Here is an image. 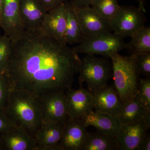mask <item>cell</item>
<instances>
[{
  "instance_id": "obj_1",
  "label": "cell",
  "mask_w": 150,
  "mask_h": 150,
  "mask_svg": "<svg viewBox=\"0 0 150 150\" xmlns=\"http://www.w3.org/2000/svg\"><path fill=\"white\" fill-rule=\"evenodd\" d=\"M81 59L72 48L42 30L25 31L11 40L5 72L11 89L38 96L71 88Z\"/></svg>"
},
{
  "instance_id": "obj_2",
  "label": "cell",
  "mask_w": 150,
  "mask_h": 150,
  "mask_svg": "<svg viewBox=\"0 0 150 150\" xmlns=\"http://www.w3.org/2000/svg\"><path fill=\"white\" fill-rule=\"evenodd\" d=\"M4 113L15 126L35 139L42 122L36 96L24 91L11 89Z\"/></svg>"
},
{
  "instance_id": "obj_3",
  "label": "cell",
  "mask_w": 150,
  "mask_h": 150,
  "mask_svg": "<svg viewBox=\"0 0 150 150\" xmlns=\"http://www.w3.org/2000/svg\"><path fill=\"white\" fill-rule=\"evenodd\" d=\"M112 61L115 90L122 102L134 98L137 95L139 81L134 54L121 56L114 53L109 56Z\"/></svg>"
},
{
  "instance_id": "obj_4",
  "label": "cell",
  "mask_w": 150,
  "mask_h": 150,
  "mask_svg": "<svg viewBox=\"0 0 150 150\" xmlns=\"http://www.w3.org/2000/svg\"><path fill=\"white\" fill-rule=\"evenodd\" d=\"M79 73L80 86L86 83L88 90L93 94L108 86L110 65L106 59L86 54L81 60Z\"/></svg>"
},
{
  "instance_id": "obj_5",
  "label": "cell",
  "mask_w": 150,
  "mask_h": 150,
  "mask_svg": "<svg viewBox=\"0 0 150 150\" xmlns=\"http://www.w3.org/2000/svg\"><path fill=\"white\" fill-rule=\"evenodd\" d=\"M124 38L111 32L85 37L77 46L72 48L76 54L99 55L109 58L111 54L129 49Z\"/></svg>"
},
{
  "instance_id": "obj_6",
  "label": "cell",
  "mask_w": 150,
  "mask_h": 150,
  "mask_svg": "<svg viewBox=\"0 0 150 150\" xmlns=\"http://www.w3.org/2000/svg\"><path fill=\"white\" fill-rule=\"evenodd\" d=\"M145 13L139 6H121L115 18L110 22L111 31L123 38L131 37L145 26Z\"/></svg>"
},
{
  "instance_id": "obj_7",
  "label": "cell",
  "mask_w": 150,
  "mask_h": 150,
  "mask_svg": "<svg viewBox=\"0 0 150 150\" xmlns=\"http://www.w3.org/2000/svg\"><path fill=\"white\" fill-rule=\"evenodd\" d=\"M66 91H51L36 96L39 103L42 121L64 123L68 120Z\"/></svg>"
},
{
  "instance_id": "obj_8",
  "label": "cell",
  "mask_w": 150,
  "mask_h": 150,
  "mask_svg": "<svg viewBox=\"0 0 150 150\" xmlns=\"http://www.w3.org/2000/svg\"><path fill=\"white\" fill-rule=\"evenodd\" d=\"M150 127V112L144 119L134 123L121 124L116 137L119 150H137Z\"/></svg>"
},
{
  "instance_id": "obj_9",
  "label": "cell",
  "mask_w": 150,
  "mask_h": 150,
  "mask_svg": "<svg viewBox=\"0 0 150 150\" xmlns=\"http://www.w3.org/2000/svg\"><path fill=\"white\" fill-rule=\"evenodd\" d=\"M68 119H82L94 110L93 94L81 87L65 91Z\"/></svg>"
},
{
  "instance_id": "obj_10",
  "label": "cell",
  "mask_w": 150,
  "mask_h": 150,
  "mask_svg": "<svg viewBox=\"0 0 150 150\" xmlns=\"http://www.w3.org/2000/svg\"><path fill=\"white\" fill-rule=\"evenodd\" d=\"M1 28L4 35L15 40L24 32L20 12V0H3Z\"/></svg>"
},
{
  "instance_id": "obj_11",
  "label": "cell",
  "mask_w": 150,
  "mask_h": 150,
  "mask_svg": "<svg viewBox=\"0 0 150 150\" xmlns=\"http://www.w3.org/2000/svg\"><path fill=\"white\" fill-rule=\"evenodd\" d=\"M20 12L24 31L42 30L43 21L48 12L38 0H20Z\"/></svg>"
},
{
  "instance_id": "obj_12",
  "label": "cell",
  "mask_w": 150,
  "mask_h": 150,
  "mask_svg": "<svg viewBox=\"0 0 150 150\" xmlns=\"http://www.w3.org/2000/svg\"><path fill=\"white\" fill-rule=\"evenodd\" d=\"M87 128L81 119H68L64 123L59 145L63 150H81L86 137Z\"/></svg>"
},
{
  "instance_id": "obj_13",
  "label": "cell",
  "mask_w": 150,
  "mask_h": 150,
  "mask_svg": "<svg viewBox=\"0 0 150 150\" xmlns=\"http://www.w3.org/2000/svg\"><path fill=\"white\" fill-rule=\"evenodd\" d=\"M78 17L85 37L111 32L110 22L101 17L91 7L79 9Z\"/></svg>"
},
{
  "instance_id": "obj_14",
  "label": "cell",
  "mask_w": 150,
  "mask_h": 150,
  "mask_svg": "<svg viewBox=\"0 0 150 150\" xmlns=\"http://www.w3.org/2000/svg\"><path fill=\"white\" fill-rule=\"evenodd\" d=\"M64 123L43 122L35 138V150H63L59 145L63 134Z\"/></svg>"
},
{
  "instance_id": "obj_15",
  "label": "cell",
  "mask_w": 150,
  "mask_h": 150,
  "mask_svg": "<svg viewBox=\"0 0 150 150\" xmlns=\"http://www.w3.org/2000/svg\"><path fill=\"white\" fill-rule=\"evenodd\" d=\"M66 25L67 16L64 2L47 12L41 30L60 42L66 43Z\"/></svg>"
},
{
  "instance_id": "obj_16",
  "label": "cell",
  "mask_w": 150,
  "mask_h": 150,
  "mask_svg": "<svg viewBox=\"0 0 150 150\" xmlns=\"http://www.w3.org/2000/svg\"><path fill=\"white\" fill-rule=\"evenodd\" d=\"M87 127L93 126L97 131L116 139L121 123L116 115L93 110L82 118Z\"/></svg>"
},
{
  "instance_id": "obj_17",
  "label": "cell",
  "mask_w": 150,
  "mask_h": 150,
  "mask_svg": "<svg viewBox=\"0 0 150 150\" xmlns=\"http://www.w3.org/2000/svg\"><path fill=\"white\" fill-rule=\"evenodd\" d=\"M93 95L95 111L110 115H118L123 103L115 89L107 86Z\"/></svg>"
},
{
  "instance_id": "obj_18",
  "label": "cell",
  "mask_w": 150,
  "mask_h": 150,
  "mask_svg": "<svg viewBox=\"0 0 150 150\" xmlns=\"http://www.w3.org/2000/svg\"><path fill=\"white\" fill-rule=\"evenodd\" d=\"M1 135L4 148L7 150H35L37 147L35 139L15 126Z\"/></svg>"
},
{
  "instance_id": "obj_19",
  "label": "cell",
  "mask_w": 150,
  "mask_h": 150,
  "mask_svg": "<svg viewBox=\"0 0 150 150\" xmlns=\"http://www.w3.org/2000/svg\"><path fill=\"white\" fill-rule=\"evenodd\" d=\"M67 16L65 42L69 44L80 43L84 35L78 17V9L69 1L65 2Z\"/></svg>"
},
{
  "instance_id": "obj_20",
  "label": "cell",
  "mask_w": 150,
  "mask_h": 150,
  "mask_svg": "<svg viewBox=\"0 0 150 150\" xmlns=\"http://www.w3.org/2000/svg\"><path fill=\"white\" fill-rule=\"evenodd\" d=\"M149 112L150 110L143 107L136 96L123 103L117 116L121 124H130L144 119Z\"/></svg>"
},
{
  "instance_id": "obj_21",
  "label": "cell",
  "mask_w": 150,
  "mask_h": 150,
  "mask_svg": "<svg viewBox=\"0 0 150 150\" xmlns=\"http://www.w3.org/2000/svg\"><path fill=\"white\" fill-rule=\"evenodd\" d=\"M119 150L115 138L99 131L88 132L81 150Z\"/></svg>"
},
{
  "instance_id": "obj_22",
  "label": "cell",
  "mask_w": 150,
  "mask_h": 150,
  "mask_svg": "<svg viewBox=\"0 0 150 150\" xmlns=\"http://www.w3.org/2000/svg\"><path fill=\"white\" fill-rule=\"evenodd\" d=\"M128 43L132 53L150 52V27L144 26L133 34Z\"/></svg>"
},
{
  "instance_id": "obj_23",
  "label": "cell",
  "mask_w": 150,
  "mask_h": 150,
  "mask_svg": "<svg viewBox=\"0 0 150 150\" xmlns=\"http://www.w3.org/2000/svg\"><path fill=\"white\" fill-rule=\"evenodd\" d=\"M91 6L100 16L109 22L115 18L121 6L118 0H94Z\"/></svg>"
},
{
  "instance_id": "obj_24",
  "label": "cell",
  "mask_w": 150,
  "mask_h": 150,
  "mask_svg": "<svg viewBox=\"0 0 150 150\" xmlns=\"http://www.w3.org/2000/svg\"><path fill=\"white\" fill-rule=\"evenodd\" d=\"M136 96L142 106L150 110V77L140 78Z\"/></svg>"
},
{
  "instance_id": "obj_25",
  "label": "cell",
  "mask_w": 150,
  "mask_h": 150,
  "mask_svg": "<svg viewBox=\"0 0 150 150\" xmlns=\"http://www.w3.org/2000/svg\"><path fill=\"white\" fill-rule=\"evenodd\" d=\"M11 48V40L6 35H0V74L4 73L8 64Z\"/></svg>"
},
{
  "instance_id": "obj_26",
  "label": "cell",
  "mask_w": 150,
  "mask_h": 150,
  "mask_svg": "<svg viewBox=\"0 0 150 150\" xmlns=\"http://www.w3.org/2000/svg\"><path fill=\"white\" fill-rule=\"evenodd\" d=\"M138 72L146 78L150 77V52L132 53Z\"/></svg>"
},
{
  "instance_id": "obj_27",
  "label": "cell",
  "mask_w": 150,
  "mask_h": 150,
  "mask_svg": "<svg viewBox=\"0 0 150 150\" xmlns=\"http://www.w3.org/2000/svg\"><path fill=\"white\" fill-rule=\"evenodd\" d=\"M10 91V84L6 73L0 74V112H4Z\"/></svg>"
},
{
  "instance_id": "obj_28",
  "label": "cell",
  "mask_w": 150,
  "mask_h": 150,
  "mask_svg": "<svg viewBox=\"0 0 150 150\" xmlns=\"http://www.w3.org/2000/svg\"><path fill=\"white\" fill-rule=\"evenodd\" d=\"M68 1L69 0H38L47 12L56 8Z\"/></svg>"
},
{
  "instance_id": "obj_29",
  "label": "cell",
  "mask_w": 150,
  "mask_h": 150,
  "mask_svg": "<svg viewBox=\"0 0 150 150\" xmlns=\"http://www.w3.org/2000/svg\"><path fill=\"white\" fill-rule=\"evenodd\" d=\"M13 126L15 125L6 114L4 112H0V134Z\"/></svg>"
},
{
  "instance_id": "obj_30",
  "label": "cell",
  "mask_w": 150,
  "mask_h": 150,
  "mask_svg": "<svg viewBox=\"0 0 150 150\" xmlns=\"http://www.w3.org/2000/svg\"><path fill=\"white\" fill-rule=\"evenodd\" d=\"M150 150V134L148 132L137 148V150Z\"/></svg>"
},
{
  "instance_id": "obj_31",
  "label": "cell",
  "mask_w": 150,
  "mask_h": 150,
  "mask_svg": "<svg viewBox=\"0 0 150 150\" xmlns=\"http://www.w3.org/2000/svg\"><path fill=\"white\" fill-rule=\"evenodd\" d=\"M78 9L91 6L94 0H69Z\"/></svg>"
},
{
  "instance_id": "obj_32",
  "label": "cell",
  "mask_w": 150,
  "mask_h": 150,
  "mask_svg": "<svg viewBox=\"0 0 150 150\" xmlns=\"http://www.w3.org/2000/svg\"><path fill=\"white\" fill-rule=\"evenodd\" d=\"M3 0H0V28H1V16L2 9Z\"/></svg>"
},
{
  "instance_id": "obj_33",
  "label": "cell",
  "mask_w": 150,
  "mask_h": 150,
  "mask_svg": "<svg viewBox=\"0 0 150 150\" xmlns=\"http://www.w3.org/2000/svg\"><path fill=\"white\" fill-rule=\"evenodd\" d=\"M0 35H1V34H0Z\"/></svg>"
}]
</instances>
